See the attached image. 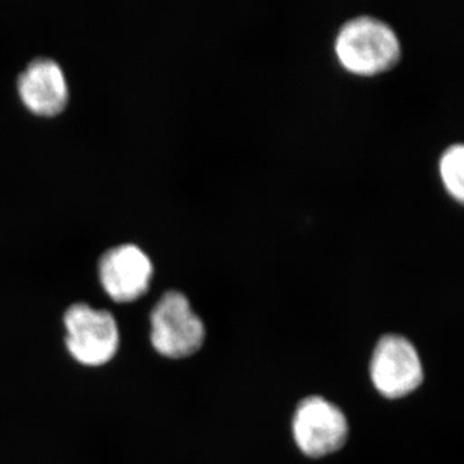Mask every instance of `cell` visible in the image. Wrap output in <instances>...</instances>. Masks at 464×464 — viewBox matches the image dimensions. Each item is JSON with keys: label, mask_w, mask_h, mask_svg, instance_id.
Returning <instances> with one entry per match:
<instances>
[{"label": "cell", "mask_w": 464, "mask_h": 464, "mask_svg": "<svg viewBox=\"0 0 464 464\" xmlns=\"http://www.w3.org/2000/svg\"><path fill=\"white\" fill-rule=\"evenodd\" d=\"M334 51L348 72L373 75L398 63L401 44L398 34L386 21L362 14L350 18L341 26Z\"/></svg>", "instance_id": "obj_1"}, {"label": "cell", "mask_w": 464, "mask_h": 464, "mask_svg": "<svg viewBox=\"0 0 464 464\" xmlns=\"http://www.w3.org/2000/svg\"><path fill=\"white\" fill-rule=\"evenodd\" d=\"M17 90L23 102L35 114H57L69 100L65 72L51 57L30 61L18 75Z\"/></svg>", "instance_id": "obj_7"}, {"label": "cell", "mask_w": 464, "mask_h": 464, "mask_svg": "<svg viewBox=\"0 0 464 464\" xmlns=\"http://www.w3.org/2000/svg\"><path fill=\"white\" fill-rule=\"evenodd\" d=\"M463 166V143H451L440 157L439 170L449 194L459 201L464 198Z\"/></svg>", "instance_id": "obj_8"}, {"label": "cell", "mask_w": 464, "mask_h": 464, "mask_svg": "<svg viewBox=\"0 0 464 464\" xmlns=\"http://www.w3.org/2000/svg\"><path fill=\"white\" fill-rule=\"evenodd\" d=\"M373 386L386 399L411 395L422 384V360L411 341L399 334L383 335L371 360Z\"/></svg>", "instance_id": "obj_5"}, {"label": "cell", "mask_w": 464, "mask_h": 464, "mask_svg": "<svg viewBox=\"0 0 464 464\" xmlns=\"http://www.w3.org/2000/svg\"><path fill=\"white\" fill-rule=\"evenodd\" d=\"M154 266L148 253L133 243L119 244L103 253L99 275L106 293L116 302H132L148 292Z\"/></svg>", "instance_id": "obj_6"}, {"label": "cell", "mask_w": 464, "mask_h": 464, "mask_svg": "<svg viewBox=\"0 0 464 464\" xmlns=\"http://www.w3.org/2000/svg\"><path fill=\"white\" fill-rule=\"evenodd\" d=\"M293 438L304 456L323 458L335 453L346 444V415L322 396H308L295 409L292 420Z\"/></svg>", "instance_id": "obj_3"}, {"label": "cell", "mask_w": 464, "mask_h": 464, "mask_svg": "<svg viewBox=\"0 0 464 464\" xmlns=\"http://www.w3.org/2000/svg\"><path fill=\"white\" fill-rule=\"evenodd\" d=\"M152 346L168 359H185L197 353L206 341V326L179 290H168L152 308Z\"/></svg>", "instance_id": "obj_2"}, {"label": "cell", "mask_w": 464, "mask_h": 464, "mask_svg": "<svg viewBox=\"0 0 464 464\" xmlns=\"http://www.w3.org/2000/svg\"><path fill=\"white\" fill-rule=\"evenodd\" d=\"M63 322L67 350L76 362L87 366H100L115 356L119 347V329L115 317L109 311L75 304L67 308Z\"/></svg>", "instance_id": "obj_4"}]
</instances>
